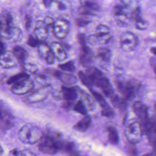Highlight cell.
<instances>
[{"instance_id":"cell-1","label":"cell","mask_w":156,"mask_h":156,"mask_svg":"<svg viewBox=\"0 0 156 156\" xmlns=\"http://www.w3.org/2000/svg\"><path fill=\"white\" fill-rule=\"evenodd\" d=\"M85 74L92 86L99 87L106 97L110 98L115 94L109 80L99 69L94 66H89L85 69Z\"/></svg>"},{"instance_id":"cell-2","label":"cell","mask_w":156,"mask_h":156,"mask_svg":"<svg viewBox=\"0 0 156 156\" xmlns=\"http://www.w3.org/2000/svg\"><path fill=\"white\" fill-rule=\"evenodd\" d=\"M63 140L58 133L44 134L38 142V150L46 154L53 155L61 150Z\"/></svg>"},{"instance_id":"cell-3","label":"cell","mask_w":156,"mask_h":156,"mask_svg":"<svg viewBox=\"0 0 156 156\" xmlns=\"http://www.w3.org/2000/svg\"><path fill=\"white\" fill-rule=\"evenodd\" d=\"M21 35V30L13 26L11 15L7 12L0 14V38L17 40Z\"/></svg>"},{"instance_id":"cell-4","label":"cell","mask_w":156,"mask_h":156,"mask_svg":"<svg viewBox=\"0 0 156 156\" xmlns=\"http://www.w3.org/2000/svg\"><path fill=\"white\" fill-rule=\"evenodd\" d=\"M118 90L126 101H131L138 94L141 87L139 82L134 79H117L115 83Z\"/></svg>"},{"instance_id":"cell-5","label":"cell","mask_w":156,"mask_h":156,"mask_svg":"<svg viewBox=\"0 0 156 156\" xmlns=\"http://www.w3.org/2000/svg\"><path fill=\"white\" fill-rule=\"evenodd\" d=\"M43 135L41 129L32 123L24 124L18 132L19 139L23 143L29 144L38 143Z\"/></svg>"},{"instance_id":"cell-6","label":"cell","mask_w":156,"mask_h":156,"mask_svg":"<svg viewBox=\"0 0 156 156\" xmlns=\"http://www.w3.org/2000/svg\"><path fill=\"white\" fill-rule=\"evenodd\" d=\"M124 125V134L129 143L135 144L140 142L143 134L137 119L126 120Z\"/></svg>"},{"instance_id":"cell-7","label":"cell","mask_w":156,"mask_h":156,"mask_svg":"<svg viewBox=\"0 0 156 156\" xmlns=\"http://www.w3.org/2000/svg\"><path fill=\"white\" fill-rule=\"evenodd\" d=\"M133 111L137 117L143 135H146L149 118L148 116L147 107L140 101H135L133 104Z\"/></svg>"},{"instance_id":"cell-8","label":"cell","mask_w":156,"mask_h":156,"mask_svg":"<svg viewBox=\"0 0 156 156\" xmlns=\"http://www.w3.org/2000/svg\"><path fill=\"white\" fill-rule=\"evenodd\" d=\"M119 44L121 49L125 52L133 51L138 44V38L133 32L126 31L119 37Z\"/></svg>"},{"instance_id":"cell-9","label":"cell","mask_w":156,"mask_h":156,"mask_svg":"<svg viewBox=\"0 0 156 156\" xmlns=\"http://www.w3.org/2000/svg\"><path fill=\"white\" fill-rule=\"evenodd\" d=\"M70 24L63 18H58L54 21L52 26L53 33L58 39H63L66 37L69 32Z\"/></svg>"},{"instance_id":"cell-10","label":"cell","mask_w":156,"mask_h":156,"mask_svg":"<svg viewBox=\"0 0 156 156\" xmlns=\"http://www.w3.org/2000/svg\"><path fill=\"white\" fill-rule=\"evenodd\" d=\"M14 116L5 105V104L0 101V126L2 129H10L13 126Z\"/></svg>"},{"instance_id":"cell-11","label":"cell","mask_w":156,"mask_h":156,"mask_svg":"<svg viewBox=\"0 0 156 156\" xmlns=\"http://www.w3.org/2000/svg\"><path fill=\"white\" fill-rule=\"evenodd\" d=\"M34 87V82L28 78L12 85L10 90L15 94L24 95L31 92Z\"/></svg>"},{"instance_id":"cell-12","label":"cell","mask_w":156,"mask_h":156,"mask_svg":"<svg viewBox=\"0 0 156 156\" xmlns=\"http://www.w3.org/2000/svg\"><path fill=\"white\" fill-rule=\"evenodd\" d=\"M48 73L52 74L56 79L66 85H71L77 82V77L71 73H66L59 70L47 69Z\"/></svg>"},{"instance_id":"cell-13","label":"cell","mask_w":156,"mask_h":156,"mask_svg":"<svg viewBox=\"0 0 156 156\" xmlns=\"http://www.w3.org/2000/svg\"><path fill=\"white\" fill-rule=\"evenodd\" d=\"M18 62L12 52L5 51L0 55V65L6 69L12 68L16 66Z\"/></svg>"},{"instance_id":"cell-14","label":"cell","mask_w":156,"mask_h":156,"mask_svg":"<svg viewBox=\"0 0 156 156\" xmlns=\"http://www.w3.org/2000/svg\"><path fill=\"white\" fill-rule=\"evenodd\" d=\"M49 48L54 58L59 62H62L66 58V53L65 48L61 43L57 41H52L50 43Z\"/></svg>"},{"instance_id":"cell-15","label":"cell","mask_w":156,"mask_h":156,"mask_svg":"<svg viewBox=\"0 0 156 156\" xmlns=\"http://www.w3.org/2000/svg\"><path fill=\"white\" fill-rule=\"evenodd\" d=\"M93 52L87 46L81 47L79 55V63L83 66L88 67L93 60Z\"/></svg>"},{"instance_id":"cell-16","label":"cell","mask_w":156,"mask_h":156,"mask_svg":"<svg viewBox=\"0 0 156 156\" xmlns=\"http://www.w3.org/2000/svg\"><path fill=\"white\" fill-rule=\"evenodd\" d=\"M60 94L61 99H64L65 101L74 102L78 96V93L76 88L65 85L61 86Z\"/></svg>"},{"instance_id":"cell-17","label":"cell","mask_w":156,"mask_h":156,"mask_svg":"<svg viewBox=\"0 0 156 156\" xmlns=\"http://www.w3.org/2000/svg\"><path fill=\"white\" fill-rule=\"evenodd\" d=\"M34 37L40 42L46 39L48 35V29L45 26L43 21L41 20L36 22L35 27L33 31Z\"/></svg>"},{"instance_id":"cell-18","label":"cell","mask_w":156,"mask_h":156,"mask_svg":"<svg viewBox=\"0 0 156 156\" xmlns=\"http://www.w3.org/2000/svg\"><path fill=\"white\" fill-rule=\"evenodd\" d=\"M95 35L97 37L99 41L107 43L112 38L110 35V29L104 24H99L96 27Z\"/></svg>"},{"instance_id":"cell-19","label":"cell","mask_w":156,"mask_h":156,"mask_svg":"<svg viewBox=\"0 0 156 156\" xmlns=\"http://www.w3.org/2000/svg\"><path fill=\"white\" fill-rule=\"evenodd\" d=\"M47 96L48 94L44 90H36L25 97V101L27 103H37L43 101Z\"/></svg>"},{"instance_id":"cell-20","label":"cell","mask_w":156,"mask_h":156,"mask_svg":"<svg viewBox=\"0 0 156 156\" xmlns=\"http://www.w3.org/2000/svg\"><path fill=\"white\" fill-rule=\"evenodd\" d=\"M146 135H147L148 141L151 146H155V120L154 117L150 118L147 127Z\"/></svg>"},{"instance_id":"cell-21","label":"cell","mask_w":156,"mask_h":156,"mask_svg":"<svg viewBox=\"0 0 156 156\" xmlns=\"http://www.w3.org/2000/svg\"><path fill=\"white\" fill-rule=\"evenodd\" d=\"M112 105L117 108L120 112H124L127 109V101L118 94H114L110 98Z\"/></svg>"},{"instance_id":"cell-22","label":"cell","mask_w":156,"mask_h":156,"mask_svg":"<svg viewBox=\"0 0 156 156\" xmlns=\"http://www.w3.org/2000/svg\"><path fill=\"white\" fill-rule=\"evenodd\" d=\"M92 123L91 118L88 115H85L80 119L73 127V128L79 132H84L87 131L91 126Z\"/></svg>"},{"instance_id":"cell-23","label":"cell","mask_w":156,"mask_h":156,"mask_svg":"<svg viewBox=\"0 0 156 156\" xmlns=\"http://www.w3.org/2000/svg\"><path fill=\"white\" fill-rule=\"evenodd\" d=\"M12 52L18 63L21 64L24 63L28 54L27 51L23 47L16 45L13 48Z\"/></svg>"},{"instance_id":"cell-24","label":"cell","mask_w":156,"mask_h":156,"mask_svg":"<svg viewBox=\"0 0 156 156\" xmlns=\"http://www.w3.org/2000/svg\"><path fill=\"white\" fill-rule=\"evenodd\" d=\"M76 89L77 93H79L80 94V95L81 96L82 99H80V100L83 102L86 108L89 110L93 109V108L94 107V103L93 99L88 94H87L85 91L80 89L79 87L78 88L76 87Z\"/></svg>"},{"instance_id":"cell-25","label":"cell","mask_w":156,"mask_h":156,"mask_svg":"<svg viewBox=\"0 0 156 156\" xmlns=\"http://www.w3.org/2000/svg\"><path fill=\"white\" fill-rule=\"evenodd\" d=\"M114 19L116 24L120 27L127 26L130 20L128 15L124 12L114 13Z\"/></svg>"},{"instance_id":"cell-26","label":"cell","mask_w":156,"mask_h":156,"mask_svg":"<svg viewBox=\"0 0 156 156\" xmlns=\"http://www.w3.org/2000/svg\"><path fill=\"white\" fill-rule=\"evenodd\" d=\"M112 55L110 49L105 47H101L97 51V56L105 62H108L110 60Z\"/></svg>"},{"instance_id":"cell-27","label":"cell","mask_w":156,"mask_h":156,"mask_svg":"<svg viewBox=\"0 0 156 156\" xmlns=\"http://www.w3.org/2000/svg\"><path fill=\"white\" fill-rule=\"evenodd\" d=\"M108 140L112 144H117L119 142V135L117 130L113 126L107 128Z\"/></svg>"},{"instance_id":"cell-28","label":"cell","mask_w":156,"mask_h":156,"mask_svg":"<svg viewBox=\"0 0 156 156\" xmlns=\"http://www.w3.org/2000/svg\"><path fill=\"white\" fill-rule=\"evenodd\" d=\"M61 150L66 152L67 154L69 155H72L73 156H75L77 155L76 154V146L73 142L71 141H63Z\"/></svg>"},{"instance_id":"cell-29","label":"cell","mask_w":156,"mask_h":156,"mask_svg":"<svg viewBox=\"0 0 156 156\" xmlns=\"http://www.w3.org/2000/svg\"><path fill=\"white\" fill-rule=\"evenodd\" d=\"M28 78H29V75H28L26 73H20L9 78V79L7 80V83L9 85H13L14 83H16L18 82H20Z\"/></svg>"},{"instance_id":"cell-30","label":"cell","mask_w":156,"mask_h":156,"mask_svg":"<svg viewBox=\"0 0 156 156\" xmlns=\"http://www.w3.org/2000/svg\"><path fill=\"white\" fill-rule=\"evenodd\" d=\"M90 92L91 93V94L93 96L94 99H95L98 102V104H99V105L102 108H105L109 105V104L107 102V101H105L104 96L101 93H99L92 89H90Z\"/></svg>"},{"instance_id":"cell-31","label":"cell","mask_w":156,"mask_h":156,"mask_svg":"<svg viewBox=\"0 0 156 156\" xmlns=\"http://www.w3.org/2000/svg\"><path fill=\"white\" fill-rule=\"evenodd\" d=\"M37 47H38V53L39 56L41 58L45 59L47 55L51 51L49 46L48 44H46V43L40 42L39 45Z\"/></svg>"},{"instance_id":"cell-32","label":"cell","mask_w":156,"mask_h":156,"mask_svg":"<svg viewBox=\"0 0 156 156\" xmlns=\"http://www.w3.org/2000/svg\"><path fill=\"white\" fill-rule=\"evenodd\" d=\"M73 110L80 113V115L84 116L87 115V108H86L85 104L81 100L78 101L76 104H74Z\"/></svg>"},{"instance_id":"cell-33","label":"cell","mask_w":156,"mask_h":156,"mask_svg":"<svg viewBox=\"0 0 156 156\" xmlns=\"http://www.w3.org/2000/svg\"><path fill=\"white\" fill-rule=\"evenodd\" d=\"M23 65V68L24 72L29 75V74H36L38 71V67L36 65L30 63H24Z\"/></svg>"},{"instance_id":"cell-34","label":"cell","mask_w":156,"mask_h":156,"mask_svg":"<svg viewBox=\"0 0 156 156\" xmlns=\"http://www.w3.org/2000/svg\"><path fill=\"white\" fill-rule=\"evenodd\" d=\"M58 67L64 71L69 73L74 72L76 70V67L73 61H68L64 63L59 64L58 65Z\"/></svg>"},{"instance_id":"cell-35","label":"cell","mask_w":156,"mask_h":156,"mask_svg":"<svg viewBox=\"0 0 156 156\" xmlns=\"http://www.w3.org/2000/svg\"><path fill=\"white\" fill-rule=\"evenodd\" d=\"M78 76H79V80L81 81V82L83 85H84L85 86L88 87L90 90L91 89L92 85L91 84L88 77H87V76L86 75V74L85 73H83L82 71H79Z\"/></svg>"},{"instance_id":"cell-36","label":"cell","mask_w":156,"mask_h":156,"mask_svg":"<svg viewBox=\"0 0 156 156\" xmlns=\"http://www.w3.org/2000/svg\"><path fill=\"white\" fill-rule=\"evenodd\" d=\"M141 14V9L139 6H135L131 11L130 15L129 16L130 19L136 21V20L140 19L141 17L140 16Z\"/></svg>"},{"instance_id":"cell-37","label":"cell","mask_w":156,"mask_h":156,"mask_svg":"<svg viewBox=\"0 0 156 156\" xmlns=\"http://www.w3.org/2000/svg\"><path fill=\"white\" fill-rule=\"evenodd\" d=\"M37 79L39 83L44 87H49L50 85V82L49 78L44 74H37Z\"/></svg>"},{"instance_id":"cell-38","label":"cell","mask_w":156,"mask_h":156,"mask_svg":"<svg viewBox=\"0 0 156 156\" xmlns=\"http://www.w3.org/2000/svg\"><path fill=\"white\" fill-rule=\"evenodd\" d=\"M101 115L103 116H105L106 118H112L115 115V112L113 110L112 108V107L108 105L105 108H102L101 110Z\"/></svg>"},{"instance_id":"cell-39","label":"cell","mask_w":156,"mask_h":156,"mask_svg":"<svg viewBox=\"0 0 156 156\" xmlns=\"http://www.w3.org/2000/svg\"><path fill=\"white\" fill-rule=\"evenodd\" d=\"M83 5L85 6L91 11H98L100 10V6L99 4H96V2H91V1H83L82 4Z\"/></svg>"},{"instance_id":"cell-40","label":"cell","mask_w":156,"mask_h":156,"mask_svg":"<svg viewBox=\"0 0 156 156\" xmlns=\"http://www.w3.org/2000/svg\"><path fill=\"white\" fill-rule=\"evenodd\" d=\"M40 43V41H39L34 36H33L32 35H29L27 40V43L29 46L32 47V48L37 47L39 45Z\"/></svg>"},{"instance_id":"cell-41","label":"cell","mask_w":156,"mask_h":156,"mask_svg":"<svg viewBox=\"0 0 156 156\" xmlns=\"http://www.w3.org/2000/svg\"><path fill=\"white\" fill-rule=\"evenodd\" d=\"M91 23V21L89 19H87L84 17H80L76 19V25L79 27H85Z\"/></svg>"},{"instance_id":"cell-42","label":"cell","mask_w":156,"mask_h":156,"mask_svg":"<svg viewBox=\"0 0 156 156\" xmlns=\"http://www.w3.org/2000/svg\"><path fill=\"white\" fill-rule=\"evenodd\" d=\"M78 12L79 14L82 15H93L94 13L93 11H91V10H90L89 9H88L87 7H86L85 6L83 5L82 4H81V5L79 7L78 9Z\"/></svg>"},{"instance_id":"cell-43","label":"cell","mask_w":156,"mask_h":156,"mask_svg":"<svg viewBox=\"0 0 156 156\" xmlns=\"http://www.w3.org/2000/svg\"><path fill=\"white\" fill-rule=\"evenodd\" d=\"M135 22V27L138 30H145L147 27L146 21H145L144 20H143L142 18L136 20Z\"/></svg>"},{"instance_id":"cell-44","label":"cell","mask_w":156,"mask_h":156,"mask_svg":"<svg viewBox=\"0 0 156 156\" xmlns=\"http://www.w3.org/2000/svg\"><path fill=\"white\" fill-rule=\"evenodd\" d=\"M87 37L85 35V34L80 33L77 35V41L80 44V45L81 46V47L87 46L86 45L87 42Z\"/></svg>"},{"instance_id":"cell-45","label":"cell","mask_w":156,"mask_h":156,"mask_svg":"<svg viewBox=\"0 0 156 156\" xmlns=\"http://www.w3.org/2000/svg\"><path fill=\"white\" fill-rule=\"evenodd\" d=\"M44 24L45 25V26L48 29L49 27H52V26L54 24V19L49 16H46L44 17V18L43 20Z\"/></svg>"},{"instance_id":"cell-46","label":"cell","mask_w":156,"mask_h":156,"mask_svg":"<svg viewBox=\"0 0 156 156\" xmlns=\"http://www.w3.org/2000/svg\"><path fill=\"white\" fill-rule=\"evenodd\" d=\"M127 152L129 156H136L137 155V149L135 145L129 143L127 147Z\"/></svg>"},{"instance_id":"cell-47","label":"cell","mask_w":156,"mask_h":156,"mask_svg":"<svg viewBox=\"0 0 156 156\" xmlns=\"http://www.w3.org/2000/svg\"><path fill=\"white\" fill-rule=\"evenodd\" d=\"M74 105V102L65 101L62 103V107L66 111H69L73 108Z\"/></svg>"},{"instance_id":"cell-48","label":"cell","mask_w":156,"mask_h":156,"mask_svg":"<svg viewBox=\"0 0 156 156\" xmlns=\"http://www.w3.org/2000/svg\"><path fill=\"white\" fill-rule=\"evenodd\" d=\"M87 42L91 44H95L96 43H97L99 41L98 39L97 38V37L95 35V34H92V35H90L89 36L87 37Z\"/></svg>"},{"instance_id":"cell-49","label":"cell","mask_w":156,"mask_h":156,"mask_svg":"<svg viewBox=\"0 0 156 156\" xmlns=\"http://www.w3.org/2000/svg\"><path fill=\"white\" fill-rule=\"evenodd\" d=\"M44 60H45L46 63L49 64V65H51V64H52L54 62L55 58H54V55L52 54V52L51 51L48 53V54L47 55V56H46V57L45 58Z\"/></svg>"},{"instance_id":"cell-50","label":"cell","mask_w":156,"mask_h":156,"mask_svg":"<svg viewBox=\"0 0 156 156\" xmlns=\"http://www.w3.org/2000/svg\"><path fill=\"white\" fill-rule=\"evenodd\" d=\"M24 21H25V27L27 30L30 29L32 24V18L29 15H26L24 17Z\"/></svg>"},{"instance_id":"cell-51","label":"cell","mask_w":156,"mask_h":156,"mask_svg":"<svg viewBox=\"0 0 156 156\" xmlns=\"http://www.w3.org/2000/svg\"><path fill=\"white\" fill-rule=\"evenodd\" d=\"M21 156H37V155L30 151L25 149L21 151Z\"/></svg>"},{"instance_id":"cell-52","label":"cell","mask_w":156,"mask_h":156,"mask_svg":"<svg viewBox=\"0 0 156 156\" xmlns=\"http://www.w3.org/2000/svg\"><path fill=\"white\" fill-rule=\"evenodd\" d=\"M56 3L57 4V7H58V9L59 10H63L66 9L65 5L63 3H62V2H60V1H56Z\"/></svg>"},{"instance_id":"cell-53","label":"cell","mask_w":156,"mask_h":156,"mask_svg":"<svg viewBox=\"0 0 156 156\" xmlns=\"http://www.w3.org/2000/svg\"><path fill=\"white\" fill-rule=\"evenodd\" d=\"M52 1H49V0H44L43 1V4L46 7H49L51 5Z\"/></svg>"},{"instance_id":"cell-54","label":"cell","mask_w":156,"mask_h":156,"mask_svg":"<svg viewBox=\"0 0 156 156\" xmlns=\"http://www.w3.org/2000/svg\"><path fill=\"white\" fill-rule=\"evenodd\" d=\"M151 66H152L153 68V69H154V71L155 72V57H152L151 58Z\"/></svg>"},{"instance_id":"cell-55","label":"cell","mask_w":156,"mask_h":156,"mask_svg":"<svg viewBox=\"0 0 156 156\" xmlns=\"http://www.w3.org/2000/svg\"><path fill=\"white\" fill-rule=\"evenodd\" d=\"M5 51V46L3 43L0 40V55H1Z\"/></svg>"},{"instance_id":"cell-56","label":"cell","mask_w":156,"mask_h":156,"mask_svg":"<svg viewBox=\"0 0 156 156\" xmlns=\"http://www.w3.org/2000/svg\"><path fill=\"white\" fill-rule=\"evenodd\" d=\"M10 154L12 155V156H18L20 153L16 149H14L10 151Z\"/></svg>"},{"instance_id":"cell-57","label":"cell","mask_w":156,"mask_h":156,"mask_svg":"<svg viewBox=\"0 0 156 156\" xmlns=\"http://www.w3.org/2000/svg\"><path fill=\"white\" fill-rule=\"evenodd\" d=\"M151 51L152 52V54L154 55L155 54V47H153V48H151Z\"/></svg>"},{"instance_id":"cell-58","label":"cell","mask_w":156,"mask_h":156,"mask_svg":"<svg viewBox=\"0 0 156 156\" xmlns=\"http://www.w3.org/2000/svg\"><path fill=\"white\" fill-rule=\"evenodd\" d=\"M3 152V149H2V147H1V144H0V155H1Z\"/></svg>"},{"instance_id":"cell-59","label":"cell","mask_w":156,"mask_h":156,"mask_svg":"<svg viewBox=\"0 0 156 156\" xmlns=\"http://www.w3.org/2000/svg\"><path fill=\"white\" fill-rule=\"evenodd\" d=\"M143 156H152V153H148V154H146Z\"/></svg>"},{"instance_id":"cell-60","label":"cell","mask_w":156,"mask_h":156,"mask_svg":"<svg viewBox=\"0 0 156 156\" xmlns=\"http://www.w3.org/2000/svg\"><path fill=\"white\" fill-rule=\"evenodd\" d=\"M75 156H80V155H77H77H75Z\"/></svg>"}]
</instances>
